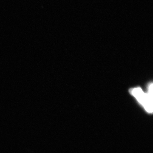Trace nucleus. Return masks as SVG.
Masks as SVG:
<instances>
[{"label": "nucleus", "instance_id": "f257e3e1", "mask_svg": "<svg viewBox=\"0 0 153 153\" xmlns=\"http://www.w3.org/2000/svg\"><path fill=\"white\" fill-rule=\"evenodd\" d=\"M130 93L142 105L147 112L153 111V84L149 85L148 93L146 94L140 88H136L131 89Z\"/></svg>", "mask_w": 153, "mask_h": 153}]
</instances>
